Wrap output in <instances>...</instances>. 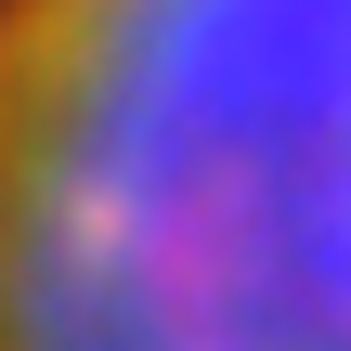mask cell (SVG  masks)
<instances>
[{"instance_id":"6da1fadb","label":"cell","mask_w":351,"mask_h":351,"mask_svg":"<svg viewBox=\"0 0 351 351\" xmlns=\"http://www.w3.org/2000/svg\"><path fill=\"white\" fill-rule=\"evenodd\" d=\"M0 351H351V0H13Z\"/></svg>"}]
</instances>
